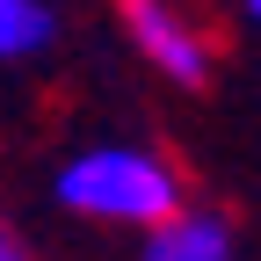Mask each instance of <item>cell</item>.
Wrapping results in <instances>:
<instances>
[{
    "mask_svg": "<svg viewBox=\"0 0 261 261\" xmlns=\"http://www.w3.org/2000/svg\"><path fill=\"white\" fill-rule=\"evenodd\" d=\"M240 22L254 29V37H261V0H240Z\"/></svg>",
    "mask_w": 261,
    "mask_h": 261,
    "instance_id": "obj_6",
    "label": "cell"
},
{
    "mask_svg": "<svg viewBox=\"0 0 261 261\" xmlns=\"http://www.w3.org/2000/svg\"><path fill=\"white\" fill-rule=\"evenodd\" d=\"M0 261H37V254H29V240L15 232V218H8V211H0Z\"/></svg>",
    "mask_w": 261,
    "mask_h": 261,
    "instance_id": "obj_5",
    "label": "cell"
},
{
    "mask_svg": "<svg viewBox=\"0 0 261 261\" xmlns=\"http://www.w3.org/2000/svg\"><path fill=\"white\" fill-rule=\"evenodd\" d=\"M51 203L65 218H80V225L145 232L174 203H189V174L152 138H87L51 167Z\"/></svg>",
    "mask_w": 261,
    "mask_h": 261,
    "instance_id": "obj_1",
    "label": "cell"
},
{
    "mask_svg": "<svg viewBox=\"0 0 261 261\" xmlns=\"http://www.w3.org/2000/svg\"><path fill=\"white\" fill-rule=\"evenodd\" d=\"M116 29L138 51V65H152V80H167L181 94H203L218 73V44L181 0H116Z\"/></svg>",
    "mask_w": 261,
    "mask_h": 261,
    "instance_id": "obj_2",
    "label": "cell"
},
{
    "mask_svg": "<svg viewBox=\"0 0 261 261\" xmlns=\"http://www.w3.org/2000/svg\"><path fill=\"white\" fill-rule=\"evenodd\" d=\"M65 37L58 0H0V65H44Z\"/></svg>",
    "mask_w": 261,
    "mask_h": 261,
    "instance_id": "obj_4",
    "label": "cell"
},
{
    "mask_svg": "<svg viewBox=\"0 0 261 261\" xmlns=\"http://www.w3.org/2000/svg\"><path fill=\"white\" fill-rule=\"evenodd\" d=\"M138 261H240V225L218 203H174L138 232Z\"/></svg>",
    "mask_w": 261,
    "mask_h": 261,
    "instance_id": "obj_3",
    "label": "cell"
}]
</instances>
